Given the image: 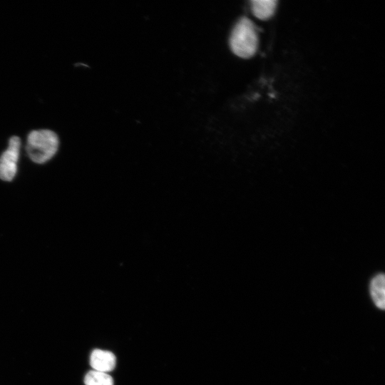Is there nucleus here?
<instances>
[{"label": "nucleus", "mask_w": 385, "mask_h": 385, "mask_svg": "<svg viewBox=\"0 0 385 385\" xmlns=\"http://www.w3.org/2000/svg\"><path fill=\"white\" fill-rule=\"evenodd\" d=\"M58 135L47 129L32 130L27 138L26 152L30 159L38 164L49 160L58 148Z\"/></svg>", "instance_id": "nucleus-1"}, {"label": "nucleus", "mask_w": 385, "mask_h": 385, "mask_svg": "<svg viewBox=\"0 0 385 385\" xmlns=\"http://www.w3.org/2000/svg\"><path fill=\"white\" fill-rule=\"evenodd\" d=\"M230 46L237 56L248 58L254 56L258 46V36L253 23L241 18L235 25L230 37Z\"/></svg>", "instance_id": "nucleus-2"}, {"label": "nucleus", "mask_w": 385, "mask_h": 385, "mask_svg": "<svg viewBox=\"0 0 385 385\" xmlns=\"http://www.w3.org/2000/svg\"><path fill=\"white\" fill-rule=\"evenodd\" d=\"M21 140L18 136H12L9 141L7 149L0 157V179L11 181L17 172Z\"/></svg>", "instance_id": "nucleus-3"}, {"label": "nucleus", "mask_w": 385, "mask_h": 385, "mask_svg": "<svg viewBox=\"0 0 385 385\" xmlns=\"http://www.w3.org/2000/svg\"><path fill=\"white\" fill-rule=\"evenodd\" d=\"M90 364L93 370L107 373L115 368L116 359L111 351L94 349L90 356Z\"/></svg>", "instance_id": "nucleus-4"}, {"label": "nucleus", "mask_w": 385, "mask_h": 385, "mask_svg": "<svg viewBox=\"0 0 385 385\" xmlns=\"http://www.w3.org/2000/svg\"><path fill=\"white\" fill-rule=\"evenodd\" d=\"M369 290L374 305L383 310L385 307V278L383 273H377L371 279Z\"/></svg>", "instance_id": "nucleus-5"}, {"label": "nucleus", "mask_w": 385, "mask_h": 385, "mask_svg": "<svg viewBox=\"0 0 385 385\" xmlns=\"http://www.w3.org/2000/svg\"><path fill=\"white\" fill-rule=\"evenodd\" d=\"M277 1L264 0L252 1L251 9L253 14L261 20L270 19L274 14L276 9Z\"/></svg>", "instance_id": "nucleus-6"}, {"label": "nucleus", "mask_w": 385, "mask_h": 385, "mask_svg": "<svg viewBox=\"0 0 385 385\" xmlns=\"http://www.w3.org/2000/svg\"><path fill=\"white\" fill-rule=\"evenodd\" d=\"M85 385H113V378L107 373L92 370L84 377Z\"/></svg>", "instance_id": "nucleus-7"}]
</instances>
